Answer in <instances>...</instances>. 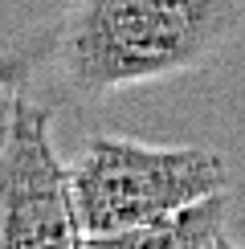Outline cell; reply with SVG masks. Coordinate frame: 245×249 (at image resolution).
<instances>
[{
	"mask_svg": "<svg viewBox=\"0 0 245 249\" xmlns=\"http://www.w3.org/2000/svg\"><path fill=\"white\" fill-rule=\"evenodd\" d=\"M70 188L82 245H115L122 233L168 216L180 204L229 188L221 151L196 143H139L127 135H90L70 160Z\"/></svg>",
	"mask_w": 245,
	"mask_h": 249,
	"instance_id": "cell-2",
	"label": "cell"
},
{
	"mask_svg": "<svg viewBox=\"0 0 245 249\" xmlns=\"http://www.w3.org/2000/svg\"><path fill=\"white\" fill-rule=\"evenodd\" d=\"M245 37V0H66L0 45V94L90 107L212 66Z\"/></svg>",
	"mask_w": 245,
	"mask_h": 249,
	"instance_id": "cell-1",
	"label": "cell"
},
{
	"mask_svg": "<svg viewBox=\"0 0 245 249\" xmlns=\"http://www.w3.org/2000/svg\"><path fill=\"white\" fill-rule=\"evenodd\" d=\"M53 110L20 90L0 98V249L82 245L70 163L53 147Z\"/></svg>",
	"mask_w": 245,
	"mask_h": 249,
	"instance_id": "cell-3",
	"label": "cell"
},
{
	"mask_svg": "<svg viewBox=\"0 0 245 249\" xmlns=\"http://www.w3.org/2000/svg\"><path fill=\"white\" fill-rule=\"evenodd\" d=\"M229 209H233V192L221 188L212 196H200L192 204H180L168 216L143 225V229L122 233L115 245L127 249H229Z\"/></svg>",
	"mask_w": 245,
	"mask_h": 249,
	"instance_id": "cell-4",
	"label": "cell"
}]
</instances>
